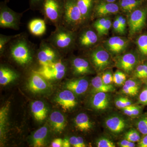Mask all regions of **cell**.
Segmentation results:
<instances>
[{"label":"cell","mask_w":147,"mask_h":147,"mask_svg":"<svg viewBox=\"0 0 147 147\" xmlns=\"http://www.w3.org/2000/svg\"><path fill=\"white\" fill-rule=\"evenodd\" d=\"M36 47L26 33H21L7 44L3 55L7 54L14 63L25 67L31 64L36 57Z\"/></svg>","instance_id":"6da1fadb"},{"label":"cell","mask_w":147,"mask_h":147,"mask_svg":"<svg viewBox=\"0 0 147 147\" xmlns=\"http://www.w3.org/2000/svg\"><path fill=\"white\" fill-rule=\"evenodd\" d=\"M76 32L67 28L63 25L55 27L46 40L60 53L64 55L76 47Z\"/></svg>","instance_id":"7a4b0ae2"},{"label":"cell","mask_w":147,"mask_h":147,"mask_svg":"<svg viewBox=\"0 0 147 147\" xmlns=\"http://www.w3.org/2000/svg\"><path fill=\"white\" fill-rule=\"evenodd\" d=\"M62 25L74 32L78 31L85 26L76 0H65Z\"/></svg>","instance_id":"3957f363"},{"label":"cell","mask_w":147,"mask_h":147,"mask_svg":"<svg viewBox=\"0 0 147 147\" xmlns=\"http://www.w3.org/2000/svg\"><path fill=\"white\" fill-rule=\"evenodd\" d=\"M65 0H44L40 12L46 23L55 27L62 25Z\"/></svg>","instance_id":"277c9868"},{"label":"cell","mask_w":147,"mask_h":147,"mask_svg":"<svg viewBox=\"0 0 147 147\" xmlns=\"http://www.w3.org/2000/svg\"><path fill=\"white\" fill-rule=\"evenodd\" d=\"M61 55L60 53L46 39L42 40L37 49L36 57L39 65V68L50 65L59 60L62 58Z\"/></svg>","instance_id":"5b68a950"},{"label":"cell","mask_w":147,"mask_h":147,"mask_svg":"<svg viewBox=\"0 0 147 147\" xmlns=\"http://www.w3.org/2000/svg\"><path fill=\"white\" fill-rule=\"evenodd\" d=\"M7 3L4 1L0 3V28L18 30L24 13L16 12L9 8Z\"/></svg>","instance_id":"8992f818"},{"label":"cell","mask_w":147,"mask_h":147,"mask_svg":"<svg viewBox=\"0 0 147 147\" xmlns=\"http://www.w3.org/2000/svg\"><path fill=\"white\" fill-rule=\"evenodd\" d=\"M147 18V4L146 3L129 13L127 24L130 36H134L142 30L146 26Z\"/></svg>","instance_id":"52a82bcc"},{"label":"cell","mask_w":147,"mask_h":147,"mask_svg":"<svg viewBox=\"0 0 147 147\" xmlns=\"http://www.w3.org/2000/svg\"><path fill=\"white\" fill-rule=\"evenodd\" d=\"M34 70L47 80H58L65 76L67 67L63 59L61 58L52 64Z\"/></svg>","instance_id":"ba28073f"},{"label":"cell","mask_w":147,"mask_h":147,"mask_svg":"<svg viewBox=\"0 0 147 147\" xmlns=\"http://www.w3.org/2000/svg\"><path fill=\"white\" fill-rule=\"evenodd\" d=\"M87 26L79 29V32H76V46L82 50H87L94 47L98 41V36L94 29Z\"/></svg>","instance_id":"9c48e42d"},{"label":"cell","mask_w":147,"mask_h":147,"mask_svg":"<svg viewBox=\"0 0 147 147\" xmlns=\"http://www.w3.org/2000/svg\"><path fill=\"white\" fill-rule=\"evenodd\" d=\"M109 53L101 46L94 47L89 51L91 62L96 71H102L110 65L111 59Z\"/></svg>","instance_id":"30bf717a"},{"label":"cell","mask_w":147,"mask_h":147,"mask_svg":"<svg viewBox=\"0 0 147 147\" xmlns=\"http://www.w3.org/2000/svg\"><path fill=\"white\" fill-rule=\"evenodd\" d=\"M120 10L117 2L110 3L103 0H97L94 9L92 19L101 18L117 14Z\"/></svg>","instance_id":"8fae6325"},{"label":"cell","mask_w":147,"mask_h":147,"mask_svg":"<svg viewBox=\"0 0 147 147\" xmlns=\"http://www.w3.org/2000/svg\"><path fill=\"white\" fill-rule=\"evenodd\" d=\"M28 88L34 93H39L47 90L49 88L47 80L39 73L32 70L28 79Z\"/></svg>","instance_id":"7c38bea8"},{"label":"cell","mask_w":147,"mask_h":147,"mask_svg":"<svg viewBox=\"0 0 147 147\" xmlns=\"http://www.w3.org/2000/svg\"><path fill=\"white\" fill-rule=\"evenodd\" d=\"M129 41L124 38L113 36L108 38L104 43V47L109 53L118 55L123 53L128 47Z\"/></svg>","instance_id":"4fadbf2b"},{"label":"cell","mask_w":147,"mask_h":147,"mask_svg":"<svg viewBox=\"0 0 147 147\" xmlns=\"http://www.w3.org/2000/svg\"><path fill=\"white\" fill-rule=\"evenodd\" d=\"M70 63L72 73L75 76H83L91 74L94 72L89 61L85 58L73 57Z\"/></svg>","instance_id":"5bb4252c"},{"label":"cell","mask_w":147,"mask_h":147,"mask_svg":"<svg viewBox=\"0 0 147 147\" xmlns=\"http://www.w3.org/2000/svg\"><path fill=\"white\" fill-rule=\"evenodd\" d=\"M55 101L65 111L72 109L77 104L74 94L67 89L60 92L55 98Z\"/></svg>","instance_id":"9a60e30c"},{"label":"cell","mask_w":147,"mask_h":147,"mask_svg":"<svg viewBox=\"0 0 147 147\" xmlns=\"http://www.w3.org/2000/svg\"><path fill=\"white\" fill-rule=\"evenodd\" d=\"M137 62V56L134 53H129L119 57L116 64L117 67L128 74L134 69Z\"/></svg>","instance_id":"2e32d148"},{"label":"cell","mask_w":147,"mask_h":147,"mask_svg":"<svg viewBox=\"0 0 147 147\" xmlns=\"http://www.w3.org/2000/svg\"><path fill=\"white\" fill-rule=\"evenodd\" d=\"M97 0H76L84 19L85 26L92 19L94 9Z\"/></svg>","instance_id":"e0dca14e"},{"label":"cell","mask_w":147,"mask_h":147,"mask_svg":"<svg viewBox=\"0 0 147 147\" xmlns=\"http://www.w3.org/2000/svg\"><path fill=\"white\" fill-rule=\"evenodd\" d=\"M89 83L85 78H79L70 80L65 85L66 89L73 92L74 94H83L86 91L88 88Z\"/></svg>","instance_id":"ac0fdd59"},{"label":"cell","mask_w":147,"mask_h":147,"mask_svg":"<svg viewBox=\"0 0 147 147\" xmlns=\"http://www.w3.org/2000/svg\"><path fill=\"white\" fill-rule=\"evenodd\" d=\"M46 22L44 19L34 18L29 21L28 28L31 34L40 37L43 35L46 31Z\"/></svg>","instance_id":"d6986e66"},{"label":"cell","mask_w":147,"mask_h":147,"mask_svg":"<svg viewBox=\"0 0 147 147\" xmlns=\"http://www.w3.org/2000/svg\"><path fill=\"white\" fill-rule=\"evenodd\" d=\"M19 76L18 72L7 66L1 65L0 67V84L5 86L16 80Z\"/></svg>","instance_id":"ffe728a7"},{"label":"cell","mask_w":147,"mask_h":147,"mask_svg":"<svg viewBox=\"0 0 147 147\" xmlns=\"http://www.w3.org/2000/svg\"><path fill=\"white\" fill-rule=\"evenodd\" d=\"M92 106L98 110H105L109 104V97L108 94L103 92L96 93L91 100Z\"/></svg>","instance_id":"44dd1931"},{"label":"cell","mask_w":147,"mask_h":147,"mask_svg":"<svg viewBox=\"0 0 147 147\" xmlns=\"http://www.w3.org/2000/svg\"><path fill=\"white\" fill-rule=\"evenodd\" d=\"M50 121L53 129L56 132H62L66 125L64 116L59 111L52 113L50 115Z\"/></svg>","instance_id":"7402d4cb"},{"label":"cell","mask_w":147,"mask_h":147,"mask_svg":"<svg viewBox=\"0 0 147 147\" xmlns=\"http://www.w3.org/2000/svg\"><path fill=\"white\" fill-rule=\"evenodd\" d=\"M107 128L115 133H119L123 131L125 127V122L123 119L120 117H111L105 122Z\"/></svg>","instance_id":"603a6c76"},{"label":"cell","mask_w":147,"mask_h":147,"mask_svg":"<svg viewBox=\"0 0 147 147\" xmlns=\"http://www.w3.org/2000/svg\"><path fill=\"white\" fill-rule=\"evenodd\" d=\"M31 111L35 119L38 121L44 120L47 117V108L42 101L36 100L32 102Z\"/></svg>","instance_id":"cb8c5ba5"},{"label":"cell","mask_w":147,"mask_h":147,"mask_svg":"<svg viewBox=\"0 0 147 147\" xmlns=\"http://www.w3.org/2000/svg\"><path fill=\"white\" fill-rule=\"evenodd\" d=\"M146 3V0H119L117 1L120 10L129 13L142 6Z\"/></svg>","instance_id":"d4e9b609"},{"label":"cell","mask_w":147,"mask_h":147,"mask_svg":"<svg viewBox=\"0 0 147 147\" xmlns=\"http://www.w3.org/2000/svg\"><path fill=\"white\" fill-rule=\"evenodd\" d=\"M48 133L47 127L43 126L37 130L32 136V144L35 147H40L45 146Z\"/></svg>","instance_id":"484cf974"},{"label":"cell","mask_w":147,"mask_h":147,"mask_svg":"<svg viewBox=\"0 0 147 147\" xmlns=\"http://www.w3.org/2000/svg\"><path fill=\"white\" fill-rule=\"evenodd\" d=\"M93 91L95 93L99 92H108L115 90L114 87L111 85H106L102 82L101 76H97L92 80Z\"/></svg>","instance_id":"4316f807"},{"label":"cell","mask_w":147,"mask_h":147,"mask_svg":"<svg viewBox=\"0 0 147 147\" xmlns=\"http://www.w3.org/2000/svg\"><path fill=\"white\" fill-rule=\"evenodd\" d=\"M75 127L81 131H89L92 127V124L88 117L85 113H80L75 119Z\"/></svg>","instance_id":"83f0119b"},{"label":"cell","mask_w":147,"mask_h":147,"mask_svg":"<svg viewBox=\"0 0 147 147\" xmlns=\"http://www.w3.org/2000/svg\"><path fill=\"white\" fill-rule=\"evenodd\" d=\"M136 44L141 54L147 56V35L143 34L139 36Z\"/></svg>","instance_id":"f1b7e54d"},{"label":"cell","mask_w":147,"mask_h":147,"mask_svg":"<svg viewBox=\"0 0 147 147\" xmlns=\"http://www.w3.org/2000/svg\"><path fill=\"white\" fill-rule=\"evenodd\" d=\"M18 34L13 35H5L1 34H0V54L3 55L7 44L16 37Z\"/></svg>","instance_id":"f546056e"},{"label":"cell","mask_w":147,"mask_h":147,"mask_svg":"<svg viewBox=\"0 0 147 147\" xmlns=\"http://www.w3.org/2000/svg\"><path fill=\"white\" fill-rule=\"evenodd\" d=\"M125 139L130 142H139L141 138L138 131L135 129H131L126 132Z\"/></svg>","instance_id":"4dcf8cb0"},{"label":"cell","mask_w":147,"mask_h":147,"mask_svg":"<svg viewBox=\"0 0 147 147\" xmlns=\"http://www.w3.org/2000/svg\"><path fill=\"white\" fill-rule=\"evenodd\" d=\"M126 80V75L120 71H116L113 75V82L117 85L123 84Z\"/></svg>","instance_id":"1f68e13d"},{"label":"cell","mask_w":147,"mask_h":147,"mask_svg":"<svg viewBox=\"0 0 147 147\" xmlns=\"http://www.w3.org/2000/svg\"><path fill=\"white\" fill-rule=\"evenodd\" d=\"M112 26V21L110 18L107 17V20L103 25L100 32L97 34L98 37H101L106 35L108 34L109 30Z\"/></svg>","instance_id":"d6a6232c"},{"label":"cell","mask_w":147,"mask_h":147,"mask_svg":"<svg viewBox=\"0 0 147 147\" xmlns=\"http://www.w3.org/2000/svg\"><path fill=\"white\" fill-rule=\"evenodd\" d=\"M137 128L144 135L147 134V117L143 118L138 121L137 123Z\"/></svg>","instance_id":"836d02e7"},{"label":"cell","mask_w":147,"mask_h":147,"mask_svg":"<svg viewBox=\"0 0 147 147\" xmlns=\"http://www.w3.org/2000/svg\"><path fill=\"white\" fill-rule=\"evenodd\" d=\"M107 17H108L98 18V19L93 23L92 27L95 30H96L97 34H98L100 32L103 25L107 20Z\"/></svg>","instance_id":"e575fe53"},{"label":"cell","mask_w":147,"mask_h":147,"mask_svg":"<svg viewBox=\"0 0 147 147\" xmlns=\"http://www.w3.org/2000/svg\"><path fill=\"white\" fill-rule=\"evenodd\" d=\"M7 107H3L1 110V113H0V119H1V135H2L3 131L4 126H5V122L7 114V111L8 110Z\"/></svg>","instance_id":"d590c367"},{"label":"cell","mask_w":147,"mask_h":147,"mask_svg":"<svg viewBox=\"0 0 147 147\" xmlns=\"http://www.w3.org/2000/svg\"><path fill=\"white\" fill-rule=\"evenodd\" d=\"M96 146L98 147H115V143L107 138H101L96 142Z\"/></svg>","instance_id":"8d00e7d4"},{"label":"cell","mask_w":147,"mask_h":147,"mask_svg":"<svg viewBox=\"0 0 147 147\" xmlns=\"http://www.w3.org/2000/svg\"><path fill=\"white\" fill-rule=\"evenodd\" d=\"M44 0H29L30 9L33 11H40Z\"/></svg>","instance_id":"74e56055"},{"label":"cell","mask_w":147,"mask_h":147,"mask_svg":"<svg viewBox=\"0 0 147 147\" xmlns=\"http://www.w3.org/2000/svg\"><path fill=\"white\" fill-rule=\"evenodd\" d=\"M102 81L106 85H110L113 81V76L109 71L105 72L102 75Z\"/></svg>","instance_id":"f35d334b"},{"label":"cell","mask_w":147,"mask_h":147,"mask_svg":"<svg viewBox=\"0 0 147 147\" xmlns=\"http://www.w3.org/2000/svg\"><path fill=\"white\" fill-rule=\"evenodd\" d=\"M146 65V64H142L137 66L135 71V76L136 77L139 79L143 78Z\"/></svg>","instance_id":"ab89813d"},{"label":"cell","mask_w":147,"mask_h":147,"mask_svg":"<svg viewBox=\"0 0 147 147\" xmlns=\"http://www.w3.org/2000/svg\"><path fill=\"white\" fill-rule=\"evenodd\" d=\"M120 24L122 34H125L126 30L127 21L126 19L121 15H118L116 17Z\"/></svg>","instance_id":"60d3db41"},{"label":"cell","mask_w":147,"mask_h":147,"mask_svg":"<svg viewBox=\"0 0 147 147\" xmlns=\"http://www.w3.org/2000/svg\"><path fill=\"white\" fill-rule=\"evenodd\" d=\"M125 85L134 90L136 91L137 92L139 91V85L137 84V82H135L134 80L129 79L125 82Z\"/></svg>","instance_id":"b9f144b4"},{"label":"cell","mask_w":147,"mask_h":147,"mask_svg":"<svg viewBox=\"0 0 147 147\" xmlns=\"http://www.w3.org/2000/svg\"><path fill=\"white\" fill-rule=\"evenodd\" d=\"M139 102L144 105H147V88L142 91L139 96Z\"/></svg>","instance_id":"7bdbcfd3"},{"label":"cell","mask_w":147,"mask_h":147,"mask_svg":"<svg viewBox=\"0 0 147 147\" xmlns=\"http://www.w3.org/2000/svg\"><path fill=\"white\" fill-rule=\"evenodd\" d=\"M123 92L125 94L128 95L130 96H134L138 93V92L132 89L131 88L127 86L126 85H124L122 89Z\"/></svg>","instance_id":"ee69618b"},{"label":"cell","mask_w":147,"mask_h":147,"mask_svg":"<svg viewBox=\"0 0 147 147\" xmlns=\"http://www.w3.org/2000/svg\"><path fill=\"white\" fill-rule=\"evenodd\" d=\"M113 27L114 31L119 34H122L120 24L117 18H115L113 24Z\"/></svg>","instance_id":"f6af8a7d"},{"label":"cell","mask_w":147,"mask_h":147,"mask_svg":"<svg viewBox=\"0 0 147 147\" xmlns=\"http://www.w3.org/2000/svg\"><path fill=\"white\" fill-rule=\"evenodd\" d=\"M119 145L122 147H134L135 144L134 142H130L125 139L121 141L119 143Z\"/></svg>","instance_id":"bcb514c9"},{"label":"cell","mask_w":147,"mask_h":147,"mask_svg":"<svg viewBox=\"0 0 147 147\" xmlns=\"http://www.w3.org/2000/svg\"><path fill=\"white\" fill-rule=\"evenodd\" d=\"M63 142V140L61 138L55 139L52 142L51 146L53 147H62Z\"/></svg>","instance_id":"7dc6e473"},{"label":"cell","mask_w":147,"mask_h":147,"mask_svg":"<svg viewBox=\"0 0 147 147\" xmlns=\"http://www.w3.org/2000/svg\"><path fill=\"white\" fill-rule=\"evenodd\" d=\"M125 98L121 97L119 98L118 99H117L115 101L116 106L119 108H121V109L123 108Z\"/></svg>","instance_id":"c3c4849f"},{"label":"cell","mask_w":147,"mask_h":147,"mask_svg":"<svg viewBox=\"0 0 147 147\" xmlns=\"http://www.w3.org/2000/svg\"><path fill=\"white\" fill-rule=\"evenodd\" d=\"M70 144L74 147H80L77 137H72L69 139Z\"/></svg>","instance_id":"681fc988"},{"label":"cell","mask_w":147,"mask_h":147,"mask_svg":"<svg viewBox=\"0 0 147 147\" xmlns=\"http://www.w3.org/2000/svg\"><path fill=\"white\" fill-rule=\"evenodd\" d=\"M131 108L133 116H137L140 114V109L139 107L131 105Z\"/></svg>","instance_id":"f907efd6"},{"label":"cell","mask_w":147,"mask_h":147,"mask_svg":"<svg viewBox=\"0 0 147 147\" xmlns=\"http://www.w3.org/2000/svg\"><path fill=\"white\" fill-rule=\"evenodd\" d=\"M143 137V139L140 140L139 142V146L140 147H147V134Z\"/></svg>","instance_id":"816d5d0a"},{"label":"cell","mask_w":147,"mask_h":147,"mask_svg":"<svg viewBox=\"0 0 147 147\" xmlns=\"http://www.w3.org/2000/svg\"><path fill=\"white\" fill-rule=\"evenodd\" d=\"M123 110L124 112V113L126 115H127L129 116V117H131L133 116L131 108V105L129 106H127L125 108H123Z\"/></svg>","instance_id":"f5cc1de1"},{"label":"cell","mask_w":147,"mask_h":147,"mask_svg":"<svg viewBox=\"0 0 147 147\" xmlns=\"http://www.w3.org/2000/svg\"><path fill=\"white\" fill-rule=\"evenodd\" d=\"M71 146L69 139L65 138L63 140V147H69Z\"/></svg>","instance_id":"db71d44e"},{"label":"cell","mask_w":147,"mask_h":147,"mask_svg":"<svg viewBox=\"0 0 147 147\" xmlns=\"http://www.w3.org/2000/svg\"><path fill=\"white\" fill-rule=\"evenodd\" d=\"M78 142H79V146L80 147H85L86 146L84 139L82 137H77Z\"/></svg>","instance_id":"11a10c76"},{"label":"cell","mask_w":147,"mask_h":147,"mask_svg":"<svg viewBox=\"0 0 147 147\" xmlns=\"http://www.w3.org/2000/svg\"><path fill=\"white\" fill-rule=\"evenodd\" d=\"M143 78H144V79L147 78V64L146 65L144 72V74H143V78L142 79H143Z\"/></svg>","instance_id":"9f6ffc18"},{"label":"cell","mask_w":147,"mask_h":147,"mask_svg":"<svg viewBox=\"0 0 147 147\" xmlns=\"http://www.w3.org/2000/svg\"><path fill=\"white\" fill-rule=\"evenodd\" d=\"M103 1L110 3H116L117 1H118L119 0H103Z\"/></svg>","instance_id":"6f0895ef"},{"label":"cell","mask_w":147,"mask_h":147,"mask_svg":"<svg viewBox=\"0 0 147 147\" xmlns=\"http://www.w3.org/2000/svg\"><path fill=\"white\" fill-rule=\"evenodd\" d=\"M6 2H7V3H8L9 2V1H10V0H4Z\"/></svg>","instance_id":"680465c9"},{"label":"cell","mask_w":147,"mask_h":147,"mask_svg":"<svg viewBox=\"0 0 147 147\" xmlns=\"http://www.w3.org/2000/svg\"></svg>","instance_id":"91938a15"}]
</instances>
